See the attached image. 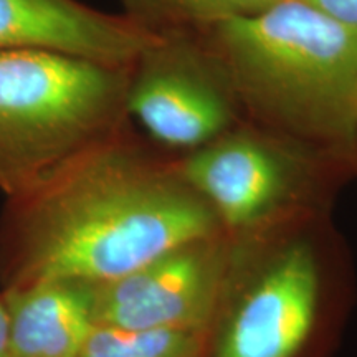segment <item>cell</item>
<instances>
[{
  "label": "cell",
  "instance_id": "6da1fadb",
  "mask_svg": "<svg viewBox=\"0 0 357 357\" xmlns=\"http://www.w3.org/2000/svg\"><path fill=\"white\" fill-rule=\"evenodd\" d=\"M13 200L26 281L108 283L220 227L176 164L146 154L126 128Z\"/></svg>",
  "mask_w": 357,
  "mask_h": 357
},
{
  "label": "cell",
  "instance_id": "7a4b0ae2",
  "mask_svg": "<svg viewBox=\"0 0 357 357\" xmlns=\"http://www.w3.org/2000/svg\"><path fill=\"white\" fill-rule=\"evenodd\" d=\"M194 33L225 71L243 119L354 158L357 32L306 0H278Z\"/></svg>",
  "mask_w": 357,
  "mask_h": 357
},
{
  "label": "cell",
  "instance_id": "3957f363",
  "mask_svg": "<svg viewBox=\"0 0 357 357\" xmlns=\"http://www.w3.org/2000/svg\"><path fill=\"white\" fill-rule=\"evenodd\" d=\"M129 66L40 48L0 52V185L13 199L128 126Z\"/></svg>",
  "mask_w": 357,
  "mask_h": 357
},
{
  "label": "cell",
  "instance_id": "277c9868",
  "mask_svg": "<svg viewBox=\"0 0 357 357\" xmlns=\"http://www.w3.org/2000/svg\"><path fill=\"white\" fill-rule=\"evenodd\" d=\"M126 111L159 146L187 154L243 121L225 71L195 33L154 35L129 66Z\"/></svg>",
  "mask_w": 357,
  "mask_h": 357
},
{
  "label": "cell",
  "instance_id": "5b68a950",
  "mask_svg": "<svg viewBox=\"0 0 357 357\" xmlns=\"http://www.w3.org/2000/svg\"><path fill=\"white\" fill-rule=\"evenodd\" d=\"M314 147L257 124L240 121L176 166L218 225L243 230L283 213L310 184Z\"/></svg>",
  "mask_w": 357,
  "mask_h": 357
},
{
  "label": "cell",
  "instance_id": "8992f818",
  "mask_svg": "<svg viewBox=\"0 0 357 357\" xmlns=\"http://www.w3.org/2000/svg\"><path fill=\"white\" fill-rule=\"evenodd\" d=\"M208 242L172 250L121 278L93 284L96 324L199 333L218 288L220 266Z\"/></svg>",
  "mask_w": 357,
  "mask_h": 357
},
{
  "label": "cell",
  "instance_id": "52a82bcc",
  "mask_svg": "<svg viewBox=\"0 0 357 357\" xmlns=\"http://www.w3.org/2000/svg\"><path fill=\"white\" fill-rule=\"evenodd\" d=\"M321 275L310 245L271 261L230 316L215 357H294L318 318Z\"/></svg>",
  "mask_w": 357,
  "mask_h": 357
},
{
  "label": "cell",
  "instance_id": "ba28073f",
  "mask_svg": "<svg viewBox=\"0 0 357 357\" xmlns=\"http://www.w3.org/2000/svg\"><path fill=\"white\" fill-rule=\"evenodd\" d=\"M153 38L123 13L79 0H0V52L40 48L129 66Z\"/></svg>",
  "mask_w": 357,
  "mask_h": 357
},
{
  "label": "cell",
  "instance_id": "9c48e42d",
  "mask_svg": "<svg viewBox=\"0 0 357 357\" xmlns=\"http://www.w3.org/2000/svg\"><path fill=\"white\" fill-rule=\"evenodd\" d=\"M12 357H79L96 326L93 284L26 281L6 298Z\"/></svg>",
  "mask_w": 357,
  "mask_h": 357
},
{
  "label": "cell",
  "instance_id": "30bf717a",
  "mask_svg": "<svg viewBox=\"0 0 357 357\" xmlns=\"http://www.w3.org/2000/svg\"><path fill=\"white\" fill-rule=\"evenodd\" d=\"M123 15L151 35L194 33L250 15L278 0H119Z\"/></svg>",
  "mask_w": 357,
  "mask_h": 357
},
{
  "label": "cell",
  "instance_id": "8fae6325",
  "mask_svg": "<svg viewBox=\"0 0 357 357\" xmlns=\"http://www.w3.org/2000/svg\"><path fill=\"white\" fill-rule=\"evenodd\" d=\"M197 333L96 324L79 357H194Z\"/></svg>",
  "mask_w": 357,
  "mask_h": 357
},
{
  "label": "cell",
  "instance_id": "7c38bea8",
  "mask_svg": "<svg viewBox=\"0 0 357 357\" xmlns=\"http://www.w3.org/2000/svg\"><path fill=\"white\" fill-rule=\"evenodd\" d=\"M306 2L357 32V0H306Z\"/></svg>",
  "mask_w": 357,
  "mask_h": 357
},
{
  "label": "cell",
  "instance_id": "4fadbf2b",
  "mask_svg": "<svg viewBox=\"0 0 357 357\" xmlns=\"http://www.w3.org/2000/svg\"><path fill=\"white\" fill-rule=\"evenodd\" d=\"M0 357H12L10 339H8L7 307L3 301H0Z\"/></svg>",
  "mask_w": 357,
  "mask_h": 357
},
{
  "label": "cell",
  "instance_id": "5bb4252c",
  "mask_svg": "<svg viewBox=\"0 0 357 357\" xmlns=\"http://www.w3.org/2000/svg\"><path fill=\"white\" fill-rule=\"evenodd\" d=\"M349 108H351V119H352V124H354L356 134H357V82H356V84H354V89H352Z\"/></svg>",
  "mask_w": 357,
  "mask_h": 357
},
{
  "label": "cell",
  "instance_id": "9a60e30c",
  "mask_svg": "<svg viewBox=\"0 0 357 357\" xmlns=\"http://www.w3.org/2000/svg\"><path fill=\"white\" fill-rule=\"evenodd\" d=\"M354 158H357V139H356V149H354Z\"/></svg>",
  "mask_w": 357,
  "mask_h": 357
}]
</instances>
